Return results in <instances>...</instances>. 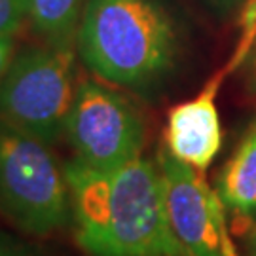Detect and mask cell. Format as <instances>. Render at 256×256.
<instances>
[{
	"instance_id": "obj_9",
	"label": "cell",
	"mask_w": 256,
	"mask_h": 256,
	"mask_svg": "<svg viewBox=\"0 0 256 256\" xmlns=\"http://www.w3.org/2000/svg\"><path fill=\"white\" fill-rule=\"evenodd\" d=\"M88 0H25L27 23L42 42L76 46V36Z\"/></svg>"
},
{
	"instance_id": "obj_12",
	"label": "cell",
	"mask_w": 256,
	"mask_h": 256,
	"mask_svg": "<svg viewBox=\"0 0 256 256\" xmlns=\"http://www.w3.org/2000/svg\"><path fill=\"white\" fill-rule=\"evenodd\" d=\"M16 52H18L16 36H0V80L6 74V70H8Z\"/></svg>"
},
{
	"instance_id": "obj_7",
	"label": "cell",
	"mask_w": 256,
	"mask_h": 256,
	"mask_svg": "<svg viewBox=\"0 0 256 256\" xmlns=\"http://www.w3.org/2000/svg\"><path fill=\"white\" fill-rule=\"evenodd\" d=\"M239 64L232 57L226 68L216 72L194 99L176 104L167 118L165 146L178 162L205 171L222 144V128L216 108V93L230 70Z\"/></svg>"
},
{
	"instance_id": "obj_11",
	"label": "cell",
	"mask_w": 256,
	"mask_h": 256,
	"mask_svg": "<svg viewBox=\"0 0 256 256\" xmlns=\"http://www.w3.org/2000/svg\"><path fill=\"white\" fill-rule=\"evenodd\" d=\"M0 256H34V252L23 241L0 230Z\"/></svg>"
},
{
	"instance_id": "obj_10",
	"label": "cell",
	"mask_w": 256,
	"mask_h": 256,
	"mask_svg": "<svg viewBox=\"0 0 256 256\" xmlns=\"http://www.w3.org/2000/svg\"><path fill=\"white\" fill-rule=\"evenodd\" d=\"M25 21V0H0V36H16Z\"/></svg>"
},
{
	"instance_id": "obj_13",
	"label": "cell",
	"mask_w": 256,
	"mask_h": 256,
	"mask_svg": "<svg viewBox=\"0 0 256 256\" xmlns=\"http://www.w3.org/2000/svg\"><path fill=\"white\" fill-rule=\"evenodd\" d=\"M248 59H250V66H252V76H254V80H256V38H254V44H252V50H250Z\"/></svg>"
},
{
	"instance_id": "obj_6",
	"label": "cell",
	"mask_w": 256,
	"mask_h": 256,
	"mask_svg": "<svg viewBox=\"0 0 256 256\" xmlns=\"http://www.w3.org/2000/svg\"><path fill=\"white\" fill-rule=\"evenodd\" d=\"M158 164L165 182L167 214L174 238L186 256H239L230 238L224 203L203 171L178 162L167 150Z\"/></svg>"
},
{
	"instance_id": "obj_5",
	"label": "cell",
	"mask_w": 256,
	"mask_h": 256,
	"mask_svg": "<svg viewBox=\"0 0 256 256\" xmlns=\"http://www.w3.org/2000/svg\"><path fill=\"white\" fill-rule=\"evenodd\" d=\"M64 135L78 162L99 171H114L140 158L144 124L122 93L95 80H82Z\"/></svg>"
},
{
	"instance_id": "obj_2",
	"label": "cell",
	"mask_w": 256,
	"mask_h": 256,
	"mask_svg": "<svg viewBox=\"0 0 256 256\" xmlns=\"http://www.w3.org/2000/svg\"><path fill=\"white\" fill-rule=\"evenodd\" d=\"M76 52L102 82L144 88L173 66L176 30L162 0H88Z\"/></svg>"
},
{
	"instance_id": "obj_1",
	"label": "cell",
	"mask_w": 256,
	"mask_h": 256,
	"mask_svg": "<svg viewBox=\"0 0 256 256\" xmlns=\"http://www.w3.org/2000/svg\"><path fill=\"white\" fill-rule=\"evenodd\" d=\"M64 178L78 245L92 256H186L174 238L162 167L146 158L114 171L70 160Z\"/></svg>"
},
{
	"instance_id": "obj_3",
	"label": "cell",
	"mask_w": 256,
	"mask_h": 256,
	"mask_svg": "<svg viewBox=\"0 0 256 256\" xmlns=\"http://www.w3.org/2000/svg\"><path fill=\"white\" fill-rule=\"evenodd\" d=\"M70 194L50 144L0 120V216L32 238L66 224Z\"/></svg>"
},
{
	"instance_id": "obj_4",
	"label": "cell",
	"mask_w": 256,
	"mask_h": 256,
	"mask_svg": "<svg viewBox=\"0 0 256 256\" xmlns=\"http://www.w3.org/2000/svg\"><path fill=\"white\" fill-rule=\"evenodd\" d=\"M76 88L74 46L18 50L0 80V120L52 146L64 135Z\"/></svg>"
},
{
	"instance_id": "obj_8",
	"label": "cell",
	"mask_w": 256,
	"mask_h": 256,
	"mask_svg": "<svg viewBox=\"0 0 256 256\" xmlns=\"http://www.w3.org/2000/svg\"><path fill=\"white\" fill-rule=\"evenodd\" d=\"M218 196L238 216H256V118L220 174Z\"/></svg>"
}]
</instances>
